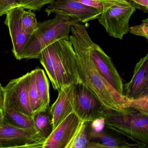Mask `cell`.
<instances>
[{
  "label": "cell",
  "mask_w": 148,
  "mask_h": 148,
  "mask_svg": "<svg viewBox=\"0 0 148 148\" xmlns=\"http://www.w3.org/2000/svg\"><path fill=\"white\" fill-rule=\"evenodd\" d=\"M37 90L40 101V110H46L50 107L49 82L45 73L42 69H35Z\"/></svg>",
  "instance_id": "18"
},
{
  "label": "cell",
  "mask_w": 148,
  "mask_h": 148,
  "mask_svg": "<svg viewBox=\"0 0 148 148\" xmlns=\"http://www.w3.org/2000/svg\"><path fill=\"white\" fill-rule=\"evenodd\" d=\"M76 22L79 21L72 17L56 14L54 18L39 23L21 53V60L38 59L41 51L51 44L60 40H69L71 27Z\"/></svg>",
  "instance_id": "3"
},
{
  "label": "cell",
  "mask_w": 148,
  "mask_h": 148,
  "mask_svg": "<svg viewBox=\"0 0 148 148\" xmlns=\"http://www.w3.org/2000/svg\"><path fill=\"white\" fill-rule=\"evenodd\" d=\"M55 90L80 81L76 53L70 40H58L45 48L38 58Z\"/></svg>",
  "instance_id": "2"
},
{
  "label": "cell",
  "mask_w": 148,
  "mask_h": 148,
  "mask_svg": "<svg viewBox=\"0 0 148 148\" xmlns=\"http://www.w3.org/2000/svg\"><path fill=\"white\" fill-rule=\"evenodd\" d=\"M136 9L142 10L145 13L148 12V0H125Z\"/></svg>",
  "instance_id": "26"
},
{
  "label": "cell",
  "mask_w": 148,
  "mask_h": 148,
  "mask_svg": "<svg viewBox=\"0 0 148 148\" xmlns=\"http://www.w3.org/2000/svg\"><path fill=\"white\" fill-rule=\"evenodd\" d=\"M30 73L12 79L3 87V109L15 110L33 116L29 97Z\"/></svg>",
  "instance_id": "6"
},
{
  "label": "cell",
  "mask_w": 148,
  "mask_h": 148,
  "mask_svg": "<svg viewBox=\"0 0 148 148\" xmlns=\"http://www.w3.org/2000/svg\"><path fill=\"white\" fill-rule=\"evenodd\" d=\"M30 73L29 97L31 107L34 116L37 112L40 110L41 106L39 97L37 90L34 70L30 72Z\"/></svg>",
  "instance_id": "20"
},
{
  "label": "cell",
  "mask_w": 148,
  "mask_h": 148,
  "mask_svg": "<svg viewBox=\"0 0 148 148\" xmlns=\"http://www.w3.org/2000/svg\"><path fill=\"white\" fill-rule=\"evenodd\" d=\"M85 5L93 8L102 13L103 6L100 0H75Z\"/></svg>",
  "instance_id": "27"
},
{
  "label": "cell",
  "mask_w": 148,
  "mask_h": 148,
  "mask_svg": "<svg viewBox=\"0 0 148 148\" xmlns=\"http://www.w3.org/2000/svg\"><path fill=\"white\" fill-rule=\"evenodd\" d=\"M22 27L25 32L31 34L37 29L39 23L36 18V15L31 10L27 11L23 10L21 15Z\"/></svg>",
  "instance_id": "22"
},
{
  "label": "cell",
  "mask_w": 148,
  "mask_h": 148,
  "mask_svg": "<svg viewBox=\"0 0 148 148\" xmlns=\"http://www.w3.org/2000/svg\"><path fill=\"white\" fill-rule=\"evenodd\" d=\"M53 0H19V7L24 9L34 11H40L47 4L51 3Z\"/></svg>",
  "instance_id": "23"
},
{
  "label": "cell",
  "mask_w": 148,
  "mask_h": 148,
  "mask_svg": "<svg viewBox=\"0 0 148 148\" xmlns=\"http://www.w3.org/2000/svg\"><path fill=\"white\" fill-rule=\"evenodd\" d=\"M4 105V92L3 87L0 83V108H3Z\"/></svg>",
  "instance_id": "29"
},
{
  "label": "cell",
  "mask_w": 148,
  "mask_h": 148,
  "mask_svg": "<svg viewBox=\"0 0 148 148\" xmlns=\"http://www.w3.org/2000/svg\"><path fill=\"white\" fill-rule=\"evenodd\" d=\"M125 108H130L148 114V93L134 99L125 97Z\"/></svg>",
  "instance_id": "21"
},
{
  "label": "cell",
  "mask_w": 148,
  "mask_h": 148,
  "mask_svg": "<svg viewBox=\"0 0 148 148\" xmlns=\"http://www.w3.org/2000/svg\"><path fill=\"white\" fill-rule=\"evenodd\" d=\"M4 124L21 129H34L33 117L15 110L4 109Z\"/></svg>",
  "instance_id": "16"
},
{
  "label": "cell",
  "mask_w": 148,
  "mask_h": 148,
  "mask_svg": "<svg viewBox=\"0 0 148 148\" xmlns=\"http://www.w3.org/2000/svg\"><path fill=\"white\" fill-rule=\"evenodd\" d=\"M24 9L21 7L13 8L8 12L5 24L9 29L12 43V52L16 59L21 60L20 57L31 35L23 29L21 15Z\"/></svg>",
  "instance_id": "12"
},
{
  "label": "cell",
  "mask_w": 148,
  "mask_h": 148,
  "mask_svg": "<svg viewBox=\"0 0 148 148\" xmlns=\"http://www.w3.org/2000/svg\"><path fill=\"white\" fill-rule=\"evenodd\" d=\"M89 140L98 141L104 148H145L143 145L127 142L123 138L115 136L103 130L99 132L88 130Z\"/></svg>",
  "instance_id": "15"
},
{
  "label": "cell",
  "mask_w": 148,
  "mask_h": 148,
  "mask_svg": "<svg viewBox=\"0 0 148 148\" xmlns=\"http://www.w3.org/2000/svg\"><path fill=\"white\" fill-rule=\"evenodd\" d=\"M49 16L51 14L69 16L79 22L86 23L97 19L101 12L75 0H53L45 10Z\"/></svg>",
  "instance_id": "10"
},
{
  "label": "cell",
  "mask_w": 148,
  "mask_h": 148,
  "mask_svg": "<svg viewBox=\"0 0 148 148\" xmlns=\"http://www.w3.org/2000/svg\"><path fill=\"white\" fill-rule=\"evenodd\" d=\"M82 122L76 113L72 112L53 131L42 148H67Z\"/></svg>",
  "instance_id": "11"
},
{
  "label": "cell",
  "mask_w": 148,
  "mask_h": 148,
  "mask_svg": "<svg viewBox=\"0 0 148 148\" xmlns=\"http://www.w3.org/2000/svg\"><path fill=\"white\" fill-rule=\"evenodd\" d=\"M123 95L134 99L148 93V54L136 64L131 80L125 85Z\"/></svg>",
  "instance_id": "13"
},
{
  "label": "cell",
  "mask_w": 148,
  "mask_h": 148,
  "mask_svg": "<svg viewBox=\"0 0 148 148\" xmlns=\"http://www.w3.org/2000/svg\"><path fill=\"white\" fill-rule=\"evenodd\" d=\"M74 87L75 85L69 86L58 91V98L49 107L53 130L69 114L73 112Z\"/></svg>",
  "instance_id": "14"
},
{
  "label": "cell",
  "mask_w": 148,
  "mask_h": 148,
  "mask_svg": "<svg viewBox=\"0 0 148 148\" xmlns=\"http://www.w3.org/2000/svg\"><path fill=\"white\" fill-rule=\"evenodd\" d=\"M88 122L83 121L67 148H86L89 142Z\"/></svg>",
  "instance_id": "19"
},
{
  "label": "cell",
  "mask_w": 148,
  "mask_h": 148,
  "mask_svg": "<svg viewBox=\"0 0 148 148\" xmlns=\"http://www.w3.org/2000/svg\"><path fill=\"white\" fill-rule=\"evenodd\" d=\"M88 45L91 58L98 71L116 91L124 96V85L122 78L111 58L90 37Z\"/></svg>",
  "instance_id": "9"
},
{
  "label": "cell",
  "mask_w": 148,
  "mask_h": 148,
  "mask_svg": "<svg viewBox=\"0 0 148 148\" xmlns=\"http://www.w3.org/2000/svg\"><path fill=\"white\" fill-rule=\"evenodd\" d=\"M103 10L98 18L109 36L123 40L129 32V21L136 12L125 0H100Z\"/></svg>",
  "instance_id": "5"
},
{
  "label": "cell",
  "mask_w": 148,
  "mask_h": 148,
  "mask_svg": "<svg viewBox=\"0 0 148 148\" xmlns=\"http://www.w3.org/2000/svg\"><path fill=\"white\" fill-rule=\"evenodd\" d=\"M33 117L36 132L46 140L53 131L52 116L49 108L40 111Z\"/></svg>",
  "instance_id": "17"
},
{
  "label": "cell",
  "mask_w": 148,
  "mask_h": 148,
  "mask_svg": "<svg viewBox=\"0 0 148 148\" xmlns=\"http://www.w3.org/2000/svg\"><path fill=\"white\" fill-rule=\"evenodd\" d=\"M69 40L72 44L77 63L79 80L107 109L121 111L125 109L124 96L119 93L106 80L95 66L91 58L84 25L79 22L71 27Z\"/></svg>",
  "instance_id": "1"
},
{
  "label": "cell",
  "mask_w": 148,
  "mask_h": 148,
  "mask_svg": "<svg viewBox=\"0 0 148 148\" xmlns=\"http://www.w3.org/2000/svg\"><path fill=\"white\" fill-rule=\"evenodd\" d=\"M19 7V0H0V17L12 9Z\"/></svg>",
  "instance_id": "25"
},
{
  "label": "cell",
  "mask_w": 148,
  "mask_h": 148,
  "mask_svg": "<svg viewBox=\"0 0 148 148\" xmlns=\"http://www.w3.org/2000/svg\"><path fill=\"white\" fill-rule=\"evenodd\" d=\"M90 130L95 132H99L104 130L105 121L104 118L97 119L90 122Z\"/></svg>",
  "instance_id": "28"
},
{
  "label": "cell",
  "mask_w": 148,
  "mask_h": 148,
  "mask_svg": "<svg viewBox=\"0 0 148 148\" xmlns=\"http://www.w3.org/2000/svg\"><path fill=\"white\" fill-rule=\"evenodd\" d=\"M106 109L81 81L75 85L73 112L82 121L90 122L103 118Z\"/></svg>",
  "instance_id": "7"
},
{
  "label": "cell",
  "mask_w": 148,
  "mask_h": 148,
  "mask_svg": "<svg viewBox=\"0 0 148 148\" xmlns=\"http://www.w3.org/2000/svg\"><path fill=\"white\" fill-rule=\"evenodd\" d=\"M130 33L137 36H141L148 40V18L142 21V24L138 25L131 27L129 28Z\"/></svg>",
  "instance_id": "24"
},
{
  "label": "cell",
  "mask_w": 148,
  "mask_h": 148,
  "mask_svg": "<svg viewBox=\"0 0 148 148\" xmlns=\"http://www.w3.org/2000/svg\"><path fill=\"white\" fill-rule=\"evenodd\" d=\"M45 141L34 129H21L5 124L0 127V148H42Z\"/></svg>",
  "instance_id": "8"
},
{
  "label": "cell",
  "mask_w": 148,
  "mask_h": 148,
  "mask_svg": "<svg viewBox=\"0 0 148 148\" xmlns=\"http://www.w3.org/2000/svg\"><path fill=\"white\" fill-rule=\"evenodd\" d=\"M4 124V109L0 108V127Z\"/></svg>",
  "instance_id": "30"
},
{
  "label": "cell",
  "mask_w": 148,
  "mask_h": 148,
  "mask_svg": "<svg viewBox=\"0 0 148 148\" xmlns=\"http://www.w3.org/2000/svg\"><path fill=\"white\" fill-rule=\"evenodd\" d=\"M103 118L105 127L148 147V114L130 108L121 111L106 108Z\"/></svg>",
  "instance_id": "4"
}]
</instances>
